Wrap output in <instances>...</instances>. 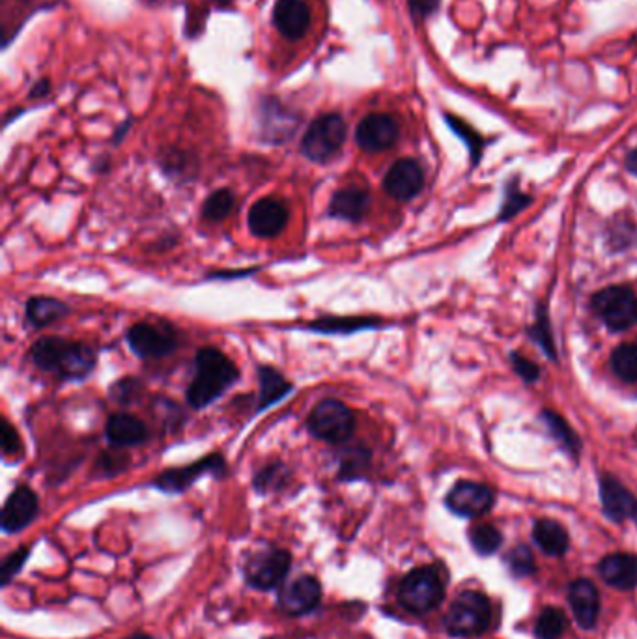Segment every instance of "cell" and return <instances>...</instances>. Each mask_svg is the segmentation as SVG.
Here are the masks:
<instances>
[{"mask_svg":"<svg viewBox=\"0 0 637 639\" xmlns=\"http://www.w3.org/2000/svg\"><path fill=\"white\" fill-rule=\"evenodd\" d=\"M425 187V171L415 159H398L383 178V189L391 199L408 202Z\"/></svg>","mask_w":637,"mask_h":639,"instance_id":"16","label":"cell"},{"mask_svg":"<svg viewBox=\"0 0 637 639\" xmlns=\"http://www.w3.org/2000/svg\"><path fill=\"white\" fill-rule=\"evenodd\" d=\"M624 165H626V169H628V171L632 172V174H636L637 176V148L636 150H632V152L626 156Z\"/></svg>","mask_w":637,"mask_h":639,"instance_id":"46","label":"cell"},{"mask_svg":"<svg viewBox=\"0 0 637 639\" xmlns=\"http://www.w3.org/2000/svg\"><path fill=\"white\" fill-rule=\"evenodd\" d=\"M236 363L215 346H204L195 355V374L187 385L185 398L191 410L200 412L223 397L232 385L240 382Z\"/></svg>","mask_w":637,"mask_h":639,"instance_id":"2","label":"cell"},{"mask_svg":"<svg viewBox=\"0 0 637 639\" xmlns=\"http://www.w3.org/2000/svg\"><path fill=\"white\" fill-rule=\"evenodd\" d=\"M439 4H441V0H408L411 15L419 21L436 14L439 10Z\"/></svg>","mask_w":637,"mask_h":639,"instance_id":"44","label":"cell"},{"mask_svg":"<svg viewBox=\"0 0 637 639\" xmlns=\"http://www.w3.org/2000/svg\"><path fill=\"white\" fill-rule=\"evenodd\" d=\"M71 309L57 298L51 296H34L25 305V320L32 329H43L62 322L70 316Z\"/></svg>","mask_w":637,"mask_h":639,"instance_id":"27","label":"cell"},{"mask_svg":"<svg viewBox=\"0 0 637 639\" xmlns=\"http://www.w3.org/2000/svg\"><path fill=\"white\" fill-rule=\"evenodd\" d=\"M445 600V580L434 565L413 568L398 585V602L413 615H426L438 610Z\"/></svg>","mask_w":637,"mask_h":639,"instance_id":"4","label":"cell"},{"mask_svg":"<svg viewBox=\"0 0 637 639\" xmlns=\"http://www.w3.org/2000/svg\"><path fill=\"white\" fill-rule=\"evenodd\" d=\"M29 357L36 369L77 382L88 378L98 365V352L90 344L60 337L38 339L30 346Z\"/></svg>","mask_w":637,"mask_h":639,"instance_id":"1","label":"cell"},{"mask_svg":"<svg viewBox=\"0 0 637 639\" xmlns=\"http://www.w3.org/2000/svg\"><path fill=\"white\" fill-rule=\"evenodd\" d=\"M258 378V406L256 412H264L269 406L281 402L294 391V384L284 376L283 372L271 367V365H258L256 367Z\"/></svg>","mask_w":637,"mask_h":639,"instance_id":"25","label":"cell"},{"mask_svg":"<svg viewBox=\"0 0 637 639\" xmlns=\"http://www.w3.org/2000/svg\"><path fill=\"white\" fill-rule=\"evenodd\" d=\"M322 585L314 576H298L284 583L279 591V608L288 615H305L318 608Z\"/></svg>","mask_w":637,"mask_h":639,"instance_id":"17","label":"cell"},{"mask_svg":"<svg viewBox=\"0 0 637 639\" xmlns=\"http://www.w3.org/2000/svg\"><path fill=\"white\" fill-rule=\"evenodd\" d=\"M40 511V501L30 486H17L8 496L2 509V529L4 533H19L29 527Z\"/></svg>","mask_w":637,"mask_h":639,"instance_id":"18","label":"cell"},{"mask_svg":"<svg viewBox=\"0 0 637 639\" xmlns=\"http://www.w3.org/2000/svg\"><path fill=\"white\" fill-rule=\"evenodd\" d=\"M301 118L277 100H266L260 107V131L264 141L281 144L294 137Z\"/></svg>","mask_w":637,"mask_h":639,"instance_id":"20","label":"cell"},{"mask_svg":"<svg viewBox=\"0 0 637 639\" xmlns=\"http://www.w3.org/2000/svg\"><path fill=\"white\" fill-rule=\"evenodd\" d=\"M128 639H154V638H150V636H146V634H133V636H129Z\"/></svg>","mask_w":637,"mask_h":639,"instance_id":"48","label":"cell"},{"mask_svg":"<svg viewBox=\"0 0 637 639\" xmlns=\"http://www.w3.org/2000/svg\"><path fill=\"white\" fill-rule=\"evenodd\" d=\"M596 572L600 580L611 589L621 593H632L637 589V555L630 552H613L604 555Z\"/></svg>","mask_w":637,"mask_h":639,"instance_id":"19","label":"cell"},{"mask_svg":"<svg viewBox=\"0 0 637 639\" xmlns=\"http://www.w3.org/2000/svg\"><path fill=\"white\" fill-rule=\"evenodd\" d=\"M273 23L286 40H301L311 29V8L305 0H279L273 10Z\"/></svg>","mask_w":637,"mask_h":639,"instance_id":"22","label":"cell"},{"mask_svg":"<svg viewBox=\"0 0 637 639\" xmlns=\"http://www.w3.org/2000/svg\"><path fill=\"white\" fill-rule=\"evenodd\" d=\"M131 352L141 359H163L176 352L178 333L169 322H137L126 333Z\"/></svg>","mask_w":637,"mask_h":639,"instance_id":"8","label":"cell"},{"mask_svg":"<svg viewBox=\"0 0 637 639\" xmlns=\"http://www.w3.org/2000/svg\"><path fill=\"white\" fill-rule=\"evenodd\" d=\"M2 432H0V438H2V456L6 460H12V462H19L23 456H25V445L23 440L15 428L8 419H2Z\"/></svg>","mask_w":637,"mask_h":639,"instance_id":"36","label":"cell"},{"mask_svg":"<svg viewBox=\"0 0 637 639\" xmlns=\"http://www.w3.org/2000/svg\"><path fill=\"white\" fill-rule=\"evenodd\" d=\"M591 307L611 331H626L637 324V296L630 286H608L596 292Z\"/></svg>","mask_w":637,"mask_h":639,"instance_id":"7","label":"cell"},{"mask_svg":"<svg viewBox=\"0 0 637 639\" xmlns=\"http://www.w3.org/2000/svg\"><path fill=\"white\" fill-rule=\"evenodd\" d=\"M370 212V193L365 187L350 185L333 193L327 215L344 223H361Z\"/></svg>","mask_w":637,"mask_h":639,"instance_id":"21","label":"cell"},{"mask_svg":"<svg viewBox=\"0 0 637 639\" xmlns=\"http://www.w3.org/2000/svg\"><path fill=\"white\" fill-rule=\"evenodd\" d=\"M105 438L114 449L139 447L148 441V426L131 413H114L105 425Z\"/></svg>","mask_w":637,"mask_h":639,"instance_id":"23","label":"cell"},{"mask_svg":"<svg viewBox=\"0 0 637 639\" xmlns=\"http://www.w3.org/2000/svg\"><path fill=\"white\" fill-rule=\"evenodd\" d=\"M494 621V604L479 589L458 593L443 615V630L456 639L479 638L486 634Z\"/></svg>","mask_w":637,"mask_h":639,"instance_id":"3","label":"cell"},{"mask_svg":"<svg viewBox=\"0 0 637 639\" xmlns=\"http://www.w3.org/2000/svg\"><path fill=\"white\" fill-rule=\"evenodd\" d=\"M531 337L540 344V348L544 350V354L550 355L555 359V344H553L552 329H550V320L548 313L544 307L538 309L537 324L531 327Z\"/></svg>","mask_w":637,"mask_h":639,"instance_id":"38","label":"cell"},{"mask_svg":"<svg viewBox=\"0 0 637 639\" xmlns=\"http://www.w3.org/2000/svg\"><path fill=\"white\" fill-rule=\"evenodd\" d=\"M348 135L346 120L337 113L322 114L301 139V154L312 163H329L339 156Z\"/></svg>","mask_w":637,"mask_h":639,"instance_id":"6","label":"cell"},{"mask_svg":"<svg viewBox=\"0 0 637 639\" xmlns=\"http://www.w3.org/2000/svg\"><path fill=\"white\" fill-rule=\"evenodd\" d=\"M542 419H544V423L548 426V430L552 432L553 438L565 447V451H567L568 455L574 456V458L578 460L581 451V441L580 438H578V434L570 428L567 421H565L561 415L553 413L552 410H544V412H542Z\"/></svg>","mask_w":637,"mask_h":639,"instance_id":"33","label":"cell"},{"mask_svg":"<svg viewBox=\"0 0 637 639\" xmlns=\"http://www.w3.org/2000/svg\"><path fill=\"white\" fill-rule=\"evenodd\" d=\"M307 430L316 440L344 445L355 434V413L339 398H324L309 413Z\"/></svg>","mask_w":637,"mask_h":639,"instance_id":"5","label":"cell"},{"mask_svg":"<svg viewBox=\"0 0 637 639\" xmlns=\"http://www.w3.org/2000/svg\"><path fill=\"white\" fill-rule=\"evenodd\" d=\"M236 208V195L230 189H217L202 204V217L210 223L225 221Z\"/></svg>","mask_w":637,"mask_h":639,"instance_id":"35","label":"cell"},{"mask_svg":"<svg viewBox=\"0 0 637 639\" xmlns=\"http://www.w3.org/2000/svg\"><path fill=\"white\" fill-rule=\"evenodd\" d=\"M141 391L142 384L137 378H122L116 384L111 385L109 395H111L114 402H118L122 406H129V404H133L139 398Z\"/></svg>","mask_w":637,"mask_h":639,"instance_id":"39","label":"cell"},{"mask_svg":"<svg viewBox=\"0 0 637 639\" xmlns=\"http://www.w3.org/2000/svg\"><path fill=\"white\" fill-rule=\"evenodd\" d=\"M533 540L548 557H565L570 550L567 527L552 518H540L533 524Z\"/></svg>","mask_w":637,"mask_h":639,"instance_id":"26","label":"cell"},{"mask_svg":"<svg viewBox=\"0 0 637 639\" xmlns=\"http://www.w3.org/2000/svg\"><path fill=\"white\" fill-rule=\"evenodd\" d=\"M372 453L363 445L342 447L339 455V479L344 483H352L365 479L369 473Z\"/></svg>","mask_w":637,"mask_h":639,"instance_id":"28","label":"cell"},{"mask_svg":"<svg viewBox=\"0 0 637 639\" xmlns=\"http://www.w3.org/2000/svg\"><path fill=\"white\" fill-rule=\"evenodd\" d=\"M512 367H514V372L527 382V384H533V382H537L538 376H540V370H538L537 365L533 363V361H529V359H525L524 355L520 354H512Z\"/></svg>","mask_w":637,"mask_h":639,"instance_id":"42","label":"cell"},{"mask_svg":"<svg viewBox=\"0 0 637 639\" xmlns=\"http://www.w3.org/2000/svg\"><path fill=\"white\" fill-rule=\"evenodd\" d=\"M29 557V548H19L17 552L6 557V561L2 563V583H10L15 574L21 570V565L25 563V559Z\"/></svg>","mask_w":637,"mask_h":639,"instance_id":"43","label":"cell"},{"mask_svg":"<svg viewBox=\"0 0 637 639\" xmlns=\"http://www.w3.org/2000/svg\"><path fill=\"white\" fill-rule=\"evenodd\" d=\"M568 606L576 625L585 632H593L602 613V597L596 583L589 578H578L568 583Z\"/></svg>","mask_w":637,"mask_h":639,"instance_id":"14","label":"cell"},{"mask_svg":"<svg viewBox=\"0 0 637 639\" xmlns=\"http://www.w3.org/2000/svg\"><path fill=\"white\" fill-rule=\"evenodd\" d=\"M567 630V613L557 606H546L538 613L533 634L537 639H563Z\"/></svg>","mask_w":637,"mask_h":639,"instance_id":"29","label":"cell"},{"mask_svg":"<svg viewBox=\"0 0 637 639\" xmlns=\"http://www.w3.org/2000/svg\"><path fill=\"white\" fill-rule=\"evenodd\" d=\"M204 475H213L215 479L225 477L227 475L225 456L213 453V455L202 456L197 462H191L182 468L167 469L157 475L152 486L167 494H182Z\"/></svg>","mask_w":637,"mask_h":639,"instance_id":"9","label":"cell"},{"mask_svg":"<svg viewBox=\"0 0 637 639\" xmlns=\"http://www.w3.org/2000/svg\"><path fill=\"white\" fill-rule=\"evenodd\" d=\"M47 94H49V81H45V79L40 81V83H36L34 88L30 90V98H32V100H40V98L47 96Z\"/></svg>","mask_w":637,"mask_h":639,"instance_id":"45","label":"cell"},{"mask_svg":"<svg viewBox=\"0 0 637 639\" xmlns=\"http://www.w3.org/2000/svg\"><path fill=\"white\" fill-rule=\"evenodd\" d=\"M496 494L490 486L473 481H458L445 496V507L460 518H481L492 511Z\"/></svg>","mask_w":637,"mask_h":639,"instance_id":"10","label":"cell"},{"mask_svg":"<svg viewBox=\"0 0 637 639\" xmlns=\"http://www.w3.org/2000/svg\"><path fill=\"white\" fill-rule=\"evenodd\" d=\"M292 481V471L283 462H271L268 466L260 469L253 479L258 494H273L281 492Z\"/></svg>","mask_w":637,"mask_h":639,"instance_id":"30","label":"cell"},{"mask_svg":"<svg viewBox=\"0 0 637 639\" xmlns=\"http://www.w3.org/2000/svg\"><path fill=\"white\" fill-rule=\"evenodd\" d=\"M531 197L520 193L518 189H512L507 193L505 197V204H503V210L499 213V219L501 221H509L510 217H514L516 213L522 212L524 208H527L531 204Z\"/></svg>","mask_w":637,"mask_h":639,"instance_id":"41","label":"cell"},{"mask_svg":"<svg viewBox=\"0 0 637 639\" xmlns=\"http://www.w3.org/2000/svg\"><path fill=\"white\" fill-rule=\"evenodd\" d=\"M611 370L626 384L637 382V344H621L611 354Z\"/></svg>","mask_w":637,"mask_h":639,"instance_id":"34","label":"cell"},{"mask_svg":"<svg viewBox=\"0 0 637 639\" xmlns=\"http://www.w3.org/2000/svg\"><path fill=\"white\" fill-rule=\"evenodd\" d=\"M129 458L124 455V453H120V455H114V453H101L100 458H98V464H96V469L100 471L101 477H113L116 473H120V471H124V469L128 468Z\"/></svg>","mask_w":637,"mask_h":639,"instance_id":"40","label":"cell"},{"mask_svg":"<svg viewBox=\"0 0 637 639\" xmlns=\"http://www.w3.org/2000/svg\"><path fill=\"white\" fill-rule=\"evenodd\" d=\"M221 2H223V0H221ZM225 2H230V0H225Z\"/></svg>","mask_w":637,"mask_h":639,"instance_id":"49","label":"cell"},{"mask_svg":"<svg viewBox=\"0 0 637 639\" xmlns=\"http://www.w3.org/2000/svg\"><path fill=\"white\" fill-rule=\"evenodd\" d=\"M398 137H400V126L391 114H369L355 129L357 146L370 154H378L393 148L397 144Z\"/></svg>","mask_w":637,"mask_h":639,"instance_id":"15","label":"cell"},{"mask_svg":"<svg viewBox=\"0 0 637 639\" xmlns=\"http://www.w3.org/2000/svg\"><path fill=\"white\" fill-rule=\"evenodd\" d=\"M602 512L613 524L634 522L637 526V497L611 473H602L598 481Z\"/></svg>","mask_w":637,"mask_h":639,"instance_id":"13","label":"cell"},{"mask_svg":"<svg viewBox=\"0 0 637 639\" xmlns=\"http://www.w3.org/2000/svg\"><path fill=\"white\" fill-rule=\"evenodd\" d=\"M128 129H129V122H126V124L122 126V129H118V131H116V135H114V142L122 141V139H124V133H126Z\"/></svg>","mask_w":637,"mask_h":639,"instance_id":"47","label":"cell"},{"mask_svg":"<svg viewBox=\"0 0 637 639\" xmlns=\"http://www.w3.org/2000/svg\"><path fill=\"white\" fill-rule=\"evenodd\" d=\"M469 546L481 557L496 555L503 546V535L492 524H479L468 531Z\"/></svg>","mask_w":637,"mask_h":639,"instance_id":"32","label":"cell"},{"mask_svg":"<svg viewBox=\"0 0 637 639\" xmlns=\"http://www.w3.org/2000/svg\"><path fill=\"white\" fill-rule=\"evenodd\" d=\"M445 120H447V124L451 126L454 133L468 144L469 152H471V156H473V161L477 163L479 157H481L482 146H484L481 135H479L475 129L469 128L466 122H462L460 118H456L453 114H447Z\"/></svg>","mask_w":637,"mask_h":639,"instance_id":"37","label":"cell"},{"mask_svg":"<svg viewBox=\"0 0 637 639\" xmlns=\"http://www.w3.org/2000/svg\"><path fill=\"white\" fill-rule=\"evenodd\" d=\"M503 559H505V565L509 568L510 576L514 580L533 578L538 572L535 554L524 542L512 546Z\"/></svg>","mask_w":637,"mask_h":639,"instance_id":"31","label":"cell"},{"mask_svg":"<svg viewBox=\"0 0 637 639\" xmlns=\"http://www.w3.org/2000/svg\"><path fill=\"white\" fill-rule=\"evenodd\" d=\"M382 326V318L376 316H324L298 327L318 335H354L357 331L378 329Z\"/></svg>","mask_w":637,"mask_h":639,"instance_id":"24","label":"cell"},{"mask_svg":"<svg viewBox=\"0 0 637 639\" xmlns=\"http://www.w3.org/2000/svg\"><path fill=\"white\" fill-rule=\"evenodd\" d=\"M292 565V555L286 550L269 548L253 555L245 565V578L249 585L260 591H269L283 582Z\"/></svg>","mask_w":637,"mask_h":639,"instance_id":"11","label":"cell"},{"mask_svg":"<svg viewBox=\"0 0 637 639\" xmlns=\"http://www.w3.org/2000/svg\"><path fill=\"white\" fill-rule=\"evenodd\" d=\"M290 223V206L279 197H264L256 200L247 215L251 234L260 240L277 238Z\"/></svg>","mask_w":637,"mask_h":639,"instance_id":"12","label":"cell"}]
</instances>
